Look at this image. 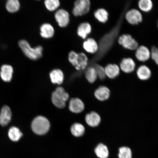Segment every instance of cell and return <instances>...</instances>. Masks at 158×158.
Returning <instances> with one entry per match:
<instances>
[{
	"instance_id": "6da1fadb",
	"label": "cell",
	"mask_w": 158,
	"mask_h": 158,
	"mask_svg": "<svg viewBox=\"0 0 158 158\" xmlns=\"http://www.w3.org/2000/svg\"><path fill=\"white\" fill-rule=\"evenodd\" d=\"M18 44L23 54L31 60H37L42 57L43 49L42 46H38L32 48L25 40H19Z\"/></svg>"
},
{
	"instance_id": "7a4b0ae2",
	"label": "cell",
	"mask_w": 158,
	"mask_h": 158,
	"mask_svg": "<svg viewBox=\"0 0 158 158\" xmlns=\"http://www.w3.org/2000/svg\"><path fill=\"white\" fill-rule=\"evenodd\" d=\"M31 127L33 131L35 134L42 135L48 132L50 124L46 118L43 116H38L33 120Z\"/></svg>"
},
{
	"instance_id": "3957f363",
	"label": "cell",
	"mask_w": 158,
	"mask_h": 158,
	"mask_svg": "<svg viewBox=\"0 0 158 158\" xmlns=\"http://www.w3.org/2000/svg\"><path fill=\"white\" fill-rule=\"evenodd\" d=\"M118 43L124 49L130 51H135L139 47L137 41L129 34L120 35L118 37Z\"/></svg>"
},
{
	"instance_id": "277c9868",
	"label": "cell",
	"mask_w": 158,
	"mask_h": 158,
	"mask_svg": "<svg viewBox=\"0 0 158 158\" xmlns=\"http://www.w3.org/2000/svg\"><path fill=\"white\" fill-rule=\"evenodd\" d=\"M91 2L89 0H78L75 2L72 13L75 16H81L90 11Z\"/></svg>"
},
{
	"instance_id": "5b68a950",
	"label": "cell",
	"mask_w": 158,
	"mask_h": 158,
	"mask_svg": "<svg viewBox=\"0 0 158 158\" xmlns=\"http://www.w3.org/2000/svg\"><path fill=\"white\" fill-rule=\"evenodd\" d=\"M125 19L127 22L131 25H137L143 21V15L139 10L132 9L125 13Z\"/></svg>"
},
{
	"instance_id": "8992f818",
	"label": "cell",
	"mask_w": 158,
	"mask_h": 158,
	"mask_svg": "<svg viewBox=\"0 0 158 158\" xmlns=\"http://www.w3.org/2000/svg\"><path fill=\"white\" fill-rule=\"evenodd\" d=\"M118 66L120 70L124 73H131L135 70V63L133 59L131 58H123Z\"/></svg>"
},
{
	"instance_id": "52a82bcc",
	"label": "cell",
	"mask_w": 158,
	"mask_h": 158,
	"mask_svg": "<svg viewBox=\"0 0 158 158\" xmlns=\"http://www.w3.org/2000/svg\"><path fill=\"white\" fill-rule=\"evenodd\" d=\"M55 17L57 23L60 27H67L70 22V16L66 10L63 9L59 10L55 13Z\"/></svg>"
},
{
	"instance_id": "ba28073f",
	"label": "cell",
	"mask_w": 158,
	"mask_h": 158,
	"mask_svg": "<svg viewBox=\"0 0 158 158\" xmlns=\"http://www.w3.org/2000/svg\"><path fill=\"white\" fill-rule=\"evenodd\" d=\"M140 66H136V73L137 78L141 81H147L151 78L152 76V72L148 67L145 65L142 64L139 62Z\"/></svg>"
},
{
	"instance_id": "9c48e42d",
	"label": "cell",
	"mask_w": 158,
	"mask_h": 158,
	"mask_svg": "<svg viewBox=\"0 0 158 158\" xmlns=\"http://www.w3.org/2000/svg\"><path fill=\"white\" fill-rule=\"evenodd\" d=\"M135 56L139 62H145L151 58V52L147 47L140 45L135 51Z\"/></svg>"
},
{
	"instance_id": "30bf717a",
	"label": "cell",
	"mask_w": 158,
	"mask_h": 158,
	"mask_svg": "<svg viewBox=\"0 0 158 158\" xmlns=\"http://www.w3.org/2000/svg\"><path fill=\"white\" fill-rule=\"evenodd\" d=\"M89 64L88 59L84 53H78L73 66L77 70H85Z\"/></svg>"
},
{
	"instance_id": "8fae6325",
	"label": "cell",
	"mask_w": 158,
	"mask_h": 158,
	"mask_svg": "<svg viewBox=\"0 0 158 158\" xmlns=\"http://www.w3.org/2000/svg\"><path fill=\"white\" fill-rule=\"evenodd\" d=\"M106 77L114 80L119 76L120 70L119 66L115 64H109L104 67Z\"/></svg>"
},
{
	"instance_id": "7c38bea8",
	"label": "cell",
	"mask_w": 158,
	"mask_h": 158,
	"mask_svg": "<svg viewBox=\"0 0 158 158\" xmlns=\"http://www.w3.org/2000/svg\"><path fill=\"white\" fill-rule=\"evenodd\" d=\"M83 47L86 52L91 54H96L98 50L97 41L94 38H89L84 41Z\"/></svg>"
},
{
	"instance_id": "4fadbf2b",
	"label": "cell",
	"mask_w": 158,
	"mask_h": 158,
	"mask_svg": "<svg viewBox=\"0 0 158 158\" xmlns=\"http://www.w3.org/2000/svg\"><path fill=\"white\" fill-rule=\"evenodd\" d=\"M13 69L11 65L4 64L1 67L0 76L4 81L9 82L12 78Z\"/></svg>"
},
{
	"instance_id": "5bb4252c",
	"label": "cell",
	"mask_w": 158,
	"mask_h": 158,
	"mask_svg": "<svg viewBox=\"0 0 158 158\" xmlns=\"http://www.w3.org/2000/svg\"><path fill=\"white\" fill-rule=\"evenodd\" d=\"M12 117L11 110L8 106H3L0 113V124L5 126L10 122Z\"/></svg>"
},
{
	"instance_id": "9a60e30c",
	"label": "cell",
	"mask_w": 158,
	"mask_h": 158,
	"mask_svg": "<svg viewBox=\"0 0 158 158\" xmlns=\"http://www.w3.org/2000/svg\"><path fill=\"white\" fill-rule=\"evenodd\" d=\"M69 108L70 111L73 113H80L83 111L84 104L80 99L73 98L70 101Z\"/></svg>"
},
{
	"instance_id": "2e32d148",
	"label": "cell",
	"mask_w": 158,
	"mask_h": 158,
	"mask_svg": "<svg viewBox=\"0 0 158 158\" xmlns=\"http://www.w3.org/2000/svg\"><path fill=\"white\" fill-rule=\"evenodd\" d=\"M110 94L109 88L106 86H101L95 90L94 96L98 100L104 101L108 99Z\"/></svg>"
},
{
	"instance_id": "e0dca14e",
	"label": "cell",
	"mask_w": 158,
	"mask_h": 158,
	"mask_svg": "<svg viewBox=\"0 0 158 158\" xmlns=\"http://www.w3.org/2000/svg\"><path fill=\"white\" fill-rule=\"evenodd\" d=\"M85 120L89 126L92 127H96L99 125L101 118L97 112H92L86 114Z\"/></svg>"
},
{
	"instance_id": "ac0fdd59",
	"label": "cell",
	"mask_w": 158,
	"mask_h": 158,
	"mask_svg": "<svg viewBox=\"0 0 158 158\" xmlns=\"http://www.w3.org/2000/svg\"><path fill=\"white\" fill-rule=\"evenodd\" d=\"M49 76L51 81L53 84L60 85L64 82V73L60 69H55L53 70L50 73Z\"/></svg>"
},
{
	"instance_id": "d6986e66",
	"label": "cell",
	"mask_w": 158,
	"mask_h": 158,
	"mask_svg": "<svg viewBox=\"0 0 158 158\" xmlns=\"http://www.w3.org/2000/svg\"><path fill=\"white\" fill-rule=\"evenodd\" d=\"M92 26L88 23H84L79 26L77 29V34L79 36L85 39L88 35L92 32Z\"/></svg>"
},
{
	"instance_id": "ffe728a7",
	"label": "cell",
	"mask_w": 158,
	"mask_h": 158,
	"mask_svg": "<svg viewBox=\"0 0 158 158\" xmlns=\"http://www.w3.org/2000/svg\"><path fill=\"white\" fill-rule=\"evenodd\" d=\"M41 36L45 39L52 38L54 36L55 31L54 27L48 23H44L40 27Z\"/></svg>"
},
{
	"instance_id": "44dd1931",
	"label": "cell",
	"mask_w": 158,
	"mask_h": 158,
	"mask_svg": "<svg viewBox=\"0 0 158 158\" xmlns=\"http://www.w3.org/2000/svg\"><path fill=\"white\" fill-rule=\"evenodd\" d=\"M94 15L95 19L100 23H105L108 21V13L106 10L102 8H99L95 11Z\"/></svg>"
},
{
	"instance_id": "7402d4cb",
	"label": "cell",
	"mask_w": 158,
	"mask_h": 158,
	"mask_svg": "<svg viewBox=\"0 0 158 158\" xmlns=\"http://www.w3.org/2000/svg\"><path fill=\"white\" fill-rule=\"evenodd\" d=\"M138 9L142 12H149L153 9V4L152 0H138Z\"/></svg>"
},
{
	"instance_id": "603a6c76",
	"label": "cell",
	"mask_w": 158,
	"mask_h": 158,
	"mask_svg": "<svg viewBox=\"0 0 158 158\" xmlns=\"http://www.w3.org/2000/svg\"><path fill=\"white\" fill-rule=\"evenodd\" d=\"M95 153L99 158H108L109 155L107 146L103 143H100L94 150Z\"/></svg>"
},
{
	"instance_id": "cb8c5ba5",
	"label": "cell",
	"mask_w": 158,
	"mask_h": 158,
	"mask_svg": "<svg viewBox=\"0 0 158 158\" xmlns=\"http://www.w3.org/2000/svg\"><path fill=\"white\" fill-rule=\"evenodd\" d=\"M85 73L86 80L90 83H94L98 78L95 69L92 66H89L86 69Z\"/></svg>"
},
{
	"instance_id": "d4e9b609",
	"label": "cell",
	"mask_w": 158,
	"mask_h": 158,
	"mask_svg": "<svg viewBox=\"0 0 158 158\" xmlns=\"http://www.w3.org/2000/svg\"><path fill=\"white\" fill-rule=\"evenodd\" d=\"M52 101L54 105L59 108H64L66 106V102L62 97L55 91L52 94Z\"/></svg>"
},
{
	"instance_id": "484cf974",
	"label": "cell",
	"mask_w": 158,
	"mask_h": 158,
	"mask_svg": "<svg viewBox=\"0 0 158 158\" xmlns=\"http://www.w3.org/2000/svg\"><path fill=\"white\" fill-rule=\"evenodd\" d=\"M71 131L73 135L75 137H80L84 135L85 128L82 124L76 123L73 124L71 127Z\"/></svg>"
},
{
	"instance_id": "4316f807",
	"label": "cell",
	"mask_w": 158,
	"mask_h": 158,
	"mask_svg": "<svg viewBox=\"0 0 158 158\" xmlns=\"http://www.w3.org/2000/svg\"><path fill=\"white\" fill-rule=\"evenodd\" d=\"M20 5L18 0H9L6 3V7L10 13H15L19 11Z\"/></svg>"
},
{
	"instance_id": "83f0119b",
	"label": "cell",
	"mask_w": 158,
	"mask_h": 158,
	"mask_svg": "<svg viewBox=\"0 0 158 158\" xmlns=\"http://www.w3.org/2000/svg\"><path fill=\"white\" fill-rule=\"evenodd\" d=\"M8 135L11 141L16 142L20 139L23 135V134L18 128L13 127L9 129Z\"/></svg>"
},
{
	"instance_id": "f1b7e54d",
	"label": "cell",
	"mask_w": 158,
	"mask_h": 158,
	"mask_svg": "<svg viewBox=\"0 0 158 158\" xmlns=\"http://www.w3.org/2000/svg\"><path fill=\"white\" fill-rule=\"evenodd\" d=\"M92 66L95 69L98 78L101 80H104L107 78L106 74L104 68L102 65L98 63H94L93 64L89 65Z\"/></svg>"
},
{
	"instance_id": "f546056e",
	"label": "cell",
	"mask_w": 158,
	"mask_h": 158,
	"mask_svg": "<svg viewBox=\"0 0 158 158\" xmlns=\"http://www.w3.org/2000/svg\"><path fill=\"white\" fill-rule=\"evenodd\" d=\"M44 4L48 10L52 11L58 8L60 3L58 0H46L44 1Z\"/></svg>"
},
{
	"instance_id": "4dcf8cb0",
	"label": "cell",
	"mask_w": 158,
	"mask_h": 158,
	"mask_svg": "<svg viewBox=\"0 0 158 158\" xmlns=\"http://www.w3.org/2000/svg\"><path fill=\"white\" fill-rule=\"evenodd\" d=\"M118 158H132L131 150L129 147H123L118 149Z\"/></svg>"
},
{
	"instance_id": "1f68e13d",
	"label": "cell",
	"mask_w": 158,
	"mask_h": 158,
	"mask_svg": "<svg viewBox=\"0 0 158 158\" xmlns=\"http://www.w3.org/2000/svg\"><path fill=\"white\" fill-rule=\"evenodd\" d=\"M149 49L151 52V58L158 66V47L152 46Z\"/></svg>"
},
{
	"instance_id": "d6a6232c",
	"label": "cell",
	"mask_w": 158,
	"mask_h": 158,
	"mask_svg": "<svg viewBox=\"0 0 158 158\" xmlns=\"http://www.w3.org/2000/svg\"><path fill=\"white\" fill-rule=\"evenodd\" d=\"M55 92L56 93L60 94V95L62 96L63 98H64V101L66 102L67 100H68L69 98V95L67 93L64 88L61 87H59L56 89Z\"/></svg>"
},
{
	"instance_id": "836d02e7",
	"label": "cell",
	"mask_w": 158,
	"mask_h": 158,
	"mask_svg": "<svg viewBox=\"0 0 158 158\" xmlns=\"http://www.w3.org/2000/svg\"><path fill=\"white\" fill-rule=\"evenodd\" d=\"M157 27H158V22H157Z\"/></svg>"
}]
</instances>
